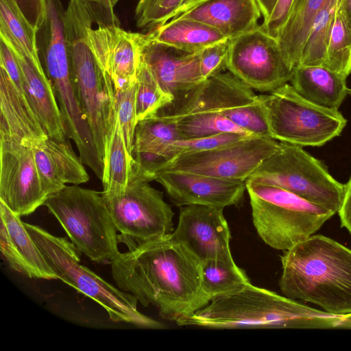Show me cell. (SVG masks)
Segmentation results:
<instances>
[{"mask_svg": "<svg viewBox=\"0 0 351 351\" xmlns=\"http://www.w3.org/2000/svg\"><path fill=\"white\" fill-rule=\"evenodd\" d=\"M118 287L163 319L189 317L208 304L202 263L171 234L139 243L110 262Z\"/></svg>", "mask_w": 351, "mask_h": 351, "instance_id": "obj_1", "label": "cell"}, {"mask_svg": "<svg viewBox=\"0 0 351 351\" xmlns=\"http://www.w3.org/2000/svg\"><path fill=\"white\" fill-rule=\"evenodd\" d=\"M283 295L334 315L351 314V249L313 234L281 256Z\"/></svg>", "mask_w": 351, "mask_h": 351, "instance_id": "obj_2", "label": "cell"}, {"mask_svg": "<svg viewBox=\"0 0 351 351\" xmlns=\"http://www.w3.org/2000/svg\"><path fill=\"white\" fill-rule=\"evenodd\" d=\"M343 316L328 314L251 282L240 291L213 300L180 326L208 328H335Z\"/></svg>", "mask_w": 351, "mask_h": 351, "instance_id": "obj_3", "label": "cell"}, {"mask_svg": "<svg viewBox=\"0 0 351 351\" xmlns=\"http://www.w3.org/2000/svg\"><path fill=\"white\" fill-rule=\"evenodd\" d=\"M96 21L83 0H70L65 11V38L78 98L102 161L114 112V88L90 47L89 31Z\"/></svg>", "mask_w": 351, "mask_h": 351, "instance_id": "obj_4", "label": "cell"}, {"mask_svg": "<svg viewBox=\"0 0 351 351\" xmlns=\"http://www.w3.org/2000/svg\"><path fill=\"white\" fill-rule=\"evenodd\" d=\"M24 224L58 279L99 304L112 321L139 328H166L162 323L141 313L134 295L116 288L81 265L80 252L71 241L53 235L38 226Z\"/></svg>", "mask_w": 351, "mask_h": 351, "instance_id": "obj_5", "label": "cell"}, {"mask_svg": "<svg viewBox=\"0 0 351 351\" xmlns=\"http://www.w3.org/2000/svg\"><path fill=\"white\" fill-rule=\"evenodd\" d=\"M256 232L286 251L314 234L336 213L280 187L245 181Z\"/></svg>", "mask_w": 351, "mask_h": 351, "instance_id": "obj_6", "label": "cell"}, {"mask_svg": "<svg viewBox=\"0 0 351 351\" xmlns=\"http://www.w3.org/2000/svg\"><path fill=\"white\" fill-rule=\"evenodd\" d=\"M43 206L90 260L110 263L121 253L120 237L101 192L66 185L51 195Z\"/></svg>", "mask_w": 351, "mask_h": 351, "instance_id": "obj_7", "label": "cell"}, {"mask_svg": "<svg viewBox=\"0 0 351 351\" xmlns=\"http://www.w3.org/2000/svg\"><path fill=\"white\" fill-rule=\"evenodd\" d=\"M272 138L304 147H320L339 136L347 123L339 111L313 104L287 83L258 95Z\"/></svg>", "mask_w": 351, "mask_h": 351, "instance_id": "obj_8", "label": "cell"}, {"mask_svg": "<svg viewBox=\"0 0 351 351\" xmlns=\"http://www.w3.org/2000/svg\"><path fill=\"white\" fill-rule=\"evenodd\" d=\"M246 181L282 188L335 213L344 191L323 162L302 147L281 141Z\"/></svg>", "mask_w": 351, "mask_h": 351, "instance_id": "obj_9", "label": "cell"}, {"mask_svg": "<svg viewBox=\"0 0 351 351\" xmlns=\"http://www.w3.org/2000/svg\"><path fill=\"white\" fill-rule=\"evenodd\" d=\"M153 180V176L134 159L125 192L103 196L123 241L139 243L171 234L174 230V213L164 200L163 193L149 184Z\"/></svg>", "mask_w": 351, "mask_h": 351, "instance_id": "obj_10", "label": "cell"}, {"mask_svg": "<svg viewBox=\"0 0 351 351\" xmlns=\"http://www.w3.org/2000/svg\"><path fill=\"white\" fill-rule=\"evenodd\" d=\"M278 141L247 136L208 150L178 155L156 166L150 173L179 171L226 180L246 181L262 162L273 154Z\"/></svg>", "mask_w": 351, "mask_h": 351, "instance_id": "obj_11", "label": "cell"}, {"mask_svg": "<svg viewBox=\"0 0 351 351\" xmlns=\"http://www.w3.org/2000/svg\"><path fill=\"white\" fill-rule=\"evenodd\" d=\"M227 70L252 89L267 93L290 82L293 71L277 39L261 25L230 40Z\"/></svg>", "mask_w": 351, "mask_h": 351, "instance_id": "obj_12", "label": "cell"}, {"mask_svg": "<svg viewBox=\"0 0 351 351\" xmlns=\"http://www.w3.org/2000/svg\"><path fill=\"white\" fill-rule=\"evenodd\" d=\"M47 198L32 149L0 141V202L22 217L33 213Z\"/></svg>", "mask_w": 351, "mask_h": 351, "instance_id": "obj_13", "label": "cell"}, {"mask_svg": "<svg viewBox=\"0 0 351 351\" xmlns=\"http://www.w3.org/2000/svg\"><path fill=\"white\" fill-rule=\"evenodd\" d=\"M258 101V95L230 72L210 77L180 93L154 115L175 121L194 114L224 111Z\"/></svg>", "mask_w": 351, "mask_h": 351, "instance_id": "obj_14", "label": "cell"}, {"mask_svg": "<svg viewBox=\"0 0 351 351\" xmlns=\"http://www.w3.org/2000/svg\"><path fill=\"white\" fill-rule=\"evenodd\" d=\"M223 210L197 204L181 206L178 223L171 235L201 263L234 261L230 248V232Z\"/></svg>", "mask_w": 351, "mask_h": 351, "instance_id": "obj_15", "label": "cell"}, {"mask_svg": "<svg viewBox=\"0 0 351 351\" xmlns=\"http://www.w3.org/2000/svg\"><path fill=\"white\" fill-rule=\"evenodd\" d=\"M154 180L166 190L173 204L179 207L204 205L224 208L242 202L245 181L179 171H160Z\"/></svg>", "mask_w": 351, "mask_h": 351, "instance_id": "obj_16", "label": "cell"}, {"mask_svg": "<svg viewBox=\"0 0 351 351\" xmlns=\"http://www.w3.org/2000/svg\"><path fill=\"white\" fill-rule=\"evenodd\" d=\"M140 37L141 33L127 32L119 25L98 24L97 27L90 28V47L114 88L136 81L141 59Z\"/></svg>", "mask_w": 351, "mask_h": 351, "instance_id": "obj_17", "label": "cell"}, {"mask_svg": "<svg viewBox=\"0 0 351 351\" xmlns=\"http://www.w3.org/2000/svg\"><path fill=\"white\" fill-rule=\"evenodd\" d=\"M141 55L165 91L173 97L204 81L199 52H188L141 34Z\"/></svg>", "mask_w": 351, "mask_h": 351, "instance_id": "obj_18", "label": "cell"}, {"mask_svg": "<svg viewBox=\"0 0 351 351\" xmlns=\"http://www.w3.org/2000/svg\"><path fill=\"white\" fill-rule=\"evenodd\" d=\"M0 248L12 269L30 278L58 280L21 217L0 202Z\"/></svg>", "mask_w": 351, "mask_h": 351, "instance_id": "obj_19", "label": "cell"}, {"mask_svg": "<svg viewBox=\"0 0 351 351\" xmlns=\"http://www.w3.org/2000/svg\"><path fill=\"white\" fill-rule=\"evenodd\" d=\"M0 141L32 147L48 137L25 93L0 66Z\"/></svg>", "mask_w": 351, "mask_h": 351, "instance_id": "obj_20", "label": "cell"}, {"mask_svg": "<svg viewBox=\"0 0 351 351\" xmlns=\"http://www.w3.org/2000/svg\"><path fill=\"white\" fill-rule=\"evenodd\" d=\"M68 139L59 141L48 136L31 147L43 190L48 197L66 184L78 185L89 180L84 163Z\"/></svg>", "mask_w": 351, "mask_h": 351, "instance_id": "obj_21", "label": "cell"}, {"mask_svg": "<svg viewBox=\"0 0 351 351\" xmlns=\"http://www.w3.org/2000/svg\"><path fill=\"white\" fill-rule=\"evenodd\" d=\"M261 16L256 0H206L178 17L202 22L231 40L257 28Z\"/></svg>", "mask_w": 351, "mask_h": 351, "instance_id": "obj_22", "label": "cell"}, {"mask_svg": "<svg viewBox=\"0 0 351 351\" xmlns=\"http://www.w3.org/2000/svg\"><path fill=\"white\" fill-rule=\"evenodd\" d=\"M10 47L21 70L25 93L47 136L56 140H64L67 137L59 106L42 62H36L20 51Z\"/></svg>", "mask_w": 351, "mask_h": 351, "instance_id": "obj_23", "label": "cell"}, {"mask_svg": "<svg viewBox=\"0 0 351 351\" xmlns=\"http://www.w3.org/2000/svg\"><path fill=\"white\" fill-rule=\"evenodd\" d=\"M290 82L303 98L328 109L339 110L348 95L346 78L323 66L296 65Z\"/></svg>", "mask_w": 351, "mask_h": 351, "instance_id": "obj_24", "label": "cell"}, {"mask_svg": "<svg viewBox=\"0 0 351 351\" xmlns=\"http://www.w3.org/2000/svg\"><path fill=\"white\" fill-rule=\"evenodd\" d=\"M175 121L153 115L138 122L134 137L132 156L145 169L150 171L162 161L167 147L180 140Z\"/></svg>", "mask_w": 351, "mask_h": 351, "instance_id": "obj_25", "label": "cell"}, {"mask_svg": "<svg viewBox=\"0 0 351 351\" xmlns=\"http://www.w3.org/2000/svg\"><path fill=\"white\" fill-rule=\"evenodd\" d=\"M133 162L134 158L128 150L115 108L103 159L101 193L104 197H113L125 192Z\"/></svg>", "mask_w": 351, "mask_h": 351, "instance_id": "obj_26", "label": "cell"}, {"mask_svg": "<svg viewBox=\"0 0 351 351\" xmlns=\"http://www.w3.org/2000/svg\"><path fill=\"white\" fill-rule=\"evenodd\" d=\"M156 41L188 52L204 48L228 39L213 27L184 17L172 19L149 32Z\"/></svg>", "mask_w": 351, "mask_h": 351, "instance_id": "obj_27", "label": "cell"}, {"mask_svg": "<svg viewBox=\"0 0 351 351\" xmlns=\"http://www.w3.org/2000/svg\"><path fill=\"white\" fill-rule=\"evenodd\" d=\"M37 29L27 20L14 0H0V37L36 62H41Z\"/></svg>", "mask_w": 351, "mask_h": 351, "instance_id": "obj_28", "label": "cell"}, {"mask_svg": "<svg viewBox=\"0 0 351 351\" xmlns=\"http://www.w3.org/2000/svg\"><path fill=\"white\" fill-rule=\"evenodd\" d=\"M202 287L210 301L236 293L250 284L245 271L234 261L209 260L202 263Z\"/></svg>", "mask_w": 351, "mask_h": 351, "instance_id": "obj_29", "label": "cell"}, {"mask_svg": "<svg viewBox=\"0 0 351 351\" xmlns=\"http://www.w3.org/2000/svg\"><path fill=\"white\" fill-rule=\"evenodd\" d=\"M343 0H327L318 12L298 65L323 66L335 14Z\"/></svg>", "mask_w": 351, "mask_h": 351, "instance_id": "obj_30", "label": "cell"}, {"mask_svg": "<svg viewBox=\"0 0 351 351\" xmlns=\"http://www.w3.org/2000/svg\"><path fill=\"white\" fill-rule=\"evenodd\" d=\"M323 66L345 78L351 73V29L339 8L331 25Z\"/></svg>", "mask_w": 351, "mask_h": 351, "instance_id": "obj_31", "label": "cell"}, {"mask_svg": "<svg viewBox=\"0 0 351 351\" xmlns=\"http://www.w3.org/2000/svg\"><path fill=\"white\" fill-rule=\"evenodd\" d=\"M181 139H192L227 133L253 136L226 117L216 112L199 113L176 121Z\"/></svg>", "mask_w": 351, "mask_h": 351, "instance_id": "obj_32", "label": "cell"}, {"mask_svg": "<svg viewBox=\"0 0 351 351\" xmlns=\"http://www.w3.org/2000/svg\"><path fill=\"white\" fill-rule=\"evenodd\" d=\"M173 99V97L161 87L141 55L136 75L138 121L154 115L161 108L170 103Z\"/></svg>", "mask_w": 351, "mask_h": 351, "instance_id": "obj_33", "label": "cell"}, {"mask_svg": "<svg viewBox=\"0 0 351 351\" xmlns=\"http://www.w3.org/2000/svg\"><path fill=\"white\" fill-rule=\"evenodd\" d=\"M114 102L128 152L132 156L136 114V81L114 88Z\"/></svg>", "mask_w": 351, "mask_h": 351, "instance_id": "obj_34", "label": "cell"}, {"mask_svg": "<svg viewBox=\"0 0 351 351\" xmlns=\"http://www.w3.org/2000/svg\"><path fill=\"white\" fill-rule=\"evenodd\" d=\"M184 0H139L135 10L136 25L156 27L172 19Z\"/></svg>", "mask_w": 351, "mask_h": 351, "instance_id": "obj_35", "label": "cell"}, {"mask_svg": "<svg viewBox=\"0 0 351 351\" xmlns=\"http://www.w3.org/2000/svg\"><path fill=\"white\" fill-rule=\"evenodd\" d=\"M247 136H253L227 133L202 138L178 140L167 147L162 156L160 163L169 160L182 154L202 152L219 147L238 141Z\"/></svg>", "mask_w": 351, "mask_h": 351, "instance_id": "obj_36", "label": "cell"}, {"mask_svg": "<svg viewBox=\"0 0 351 351\" xmlns=\"http://www.w3.org/2000/svg\"><path fill=\"white\" fill-rule=\"evenodd\" d=\"M221 114L254 136L271 138L266 116L258 101L227 110Z\"/></svg>", "mask_w": 351, "mask_h": 351, "instance_id": "obj_37", "label": "cell"}, {"mask_svg": "<svg viewBox=\"0 0 351 351\" xmlns=\"http://www.w3.org/2000/svg\"><path fill=\"white\" fill-rule=\"evenodd\" d=\"M230 39L211 45L199 52V69L203 80L227 70Z\"/></svg>", "mask_w": 351, "mask_h": 351, "instance_id": "obj_38", "label": "cell"}, {"mask_svg": "<svg viewBox=\"0 0 351 351\" xmlns=\"http://www.w3.org/2000/svg\"><path fill=\"white\" fill-rule=\"evenodd\" d=\"M295 0H278L269 18L261 25L268 34L276 38L291 12Z\"/></svg>", "mask_w": 351, "mask_h": 351, "instance_id": "obj_39", "label": "cell"}, {"mask_svg": "<svg viewBox=\"0 0 351 351\" xmlns=\"http://www.w3.org/2000/svg\"><path fill=\"white\" fill-rule=\"evenodd\" d=\"M0 66L5 69L14 84L24 92L22 73L16 56L10 45L0 37Z\"/></svg>", "mask_w": 351, "mask_h": 351, "instance_id": "obj_40", "label": "cell"}, {"mask_svg": "<svg viewBox=\"0 0 351 351\" xmlns=\"http://www.w3.org/2000/svg\"><path fill=\"white\" fill-rule=\"evenodd\" d=\"M14 1L29 23L38 30L45 19V0H14Z\"/></svg>", "mask_w": 351, "mask_h": 351, "instance_id": "obj_41", "label": "cell"}, {"mask_svg": "<svg viewBox=\"0 0 351 351\" xmlns=\"http://www.w3.org/2000/svg\"><path fill=\"white\" fill-rule=\"evenodd\" d=\"M91 8L96 17L97 23L119 25V21L114 13L110 0H84Z\"/></svg>", "mask_w": 351, "mask_h": 351, "instance_id": "obj_42", "label": "cell"}, {"mask_svg": "<svg viewBox=\"0 0 351 351\" xmlns=\"http://www.w3.org/2000/svg\"><path fill=\"white\" fill-rule=\"evenodd\" d=\"M341 226L351 234V176L344 184V191L340 207L337 211Z\"/></svg>", "mask_w": 351, "mask_h": 351, "instance_id": "obj_43", "label": "cell"}, {"mask_svg": "<svg viewBox=\"0 0 351 351\" xmlns=\"http://www.w3.org/2000/svg\"><path fill=\"white\" fill-rule=\"evenodd\" d=\"M256 1L263 17V22H265L269 18L278 0H256Z\"/></svg>", "mask_w": 351, "mask_h": 351, "instance_id": "obj_44", "label": "cell"}, {"mask_svg": "<svg viewBox=\"0 0 351 351\" xmlns=\"http://www.w3.org/2000/svg\"><path fill=\"white\" fill-rule=\"evenodd\" d=\"M205 1L206 0H184L173 18L179 16Z\"/></svg>", "mask_w": 351, "mask_h": 351, "instance_id": "obj_45", "label": "cell"}, {"mask_svg": "<svg viewBox=\"0 0 351 351\" xmlns=\"http://www.w3.org/2000/svg\"><path fill=\"white\" fill-rule=\"evenodd\" d=\"M339 8L342 12L351 29V0H343Z\"/></svg>", "mask_w": 351, "mask_h": 351, "instance_id": "obj_46", "label": "cell"}, {"mask_svg": "<svg viewBox=\"0 0 351 351\" xmlns=\"http://www.w3.org/2000/svg\"><path fill=\"white\" fill-rule=\"evenodd\" d=\"M119 1V0H110V4L112 7L114 8V7L116 5L117 3Z\"/></svg>", "mask_w": 351, "mask_h": 351, "instance_id": "obj_47", "label": "cell"}, {"mask_svg": "<svg viewBox=\"0 0 351 351\" xmlns=\"http://www.w3.org/2000/svg\"><path fill=\"white\" fill-rule=\"evenodd\" d=\"M348 95H351V88L348 89Z\"/></svg>", "mask_w": 351, "mask_h": 351, "instance_id": "obj_48", "label": "cell"}]
</instances>
